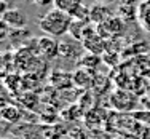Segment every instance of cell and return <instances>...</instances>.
<instances>
[{"label":"cell","mask_w":150,"mask_h":139,"mask_svg":"<svg viewBox=\"0 0 150 139\" xmlns=\"http://www.w3.org/2000/svg\"><path fill=\"white\" fill-rule=\"evenodd\" d=\"M74 23V18L66 11H61L58 8H51L38 19V27L50 37H66Z\"/></svg>","instance_id":"cell-1"},{"label":"cell","mask_w":150,"mask_h":139,"mask_svg":"<svg viewBox=\"0 0 150 139\" xmlns=\"http://www.w3.org/2000/svg\"><path fill=\"white\" fill-rule=\"evenodd\" d=\"M85 46L80 40L74 37H62V40L59 42V56L64 59H69V61H80L85 55Z\"/></svg>","instance_id":"cell-2"},{"label":"cell","mask_w":150,"mask_h":139,"mask_svg":"<svg viewBox=\"0 0 150 139\" xmlns=\"http://www.w3.org/2000/svg\"><path fill=\"white\" fill-rule=\"evenodd\" d=\"M37 51L46 59H54L59 56V42L54 37L43 35V37L37 38Z\"/></svg>","instance_id":"cell-3"},{"label":"cell","mask_w":150,"mask_h":139,"mask_svg":"<svg viewBox=\"0 0 150 139\" xmlns=\"http://www.w3.org/2000/svg\"><path fill=\"white\" fill-rule=\"evenodd\" d=\"M2 23H5L11 30L24 29L27 24V16L19 8H10L6 13L2 15Z\"/></svg>","instance_id":"cell-4"},{"label":"cell","mask_w":150,"mask_h":139,"mask_svg":"<svg viewBox=\"0 0 150 139\" xmlns=\"http://www.w3.org/2000/svg\"><path fill=\"white\" fill-rule=\"evenodd\" d=\"M123 29H125L123 19H121V18L110 16L107 21H104L102 24L98 26V34L101 35L102 38H105V37H113V35L121 34Z\"/></svg>","instance_id":"cell-5"},{"label":"cell","mask_w":150,"mask_h":139,"mask_svg":"<svg viewBox=\"0 0 150 139\" xmlns=\"http://www.w3.org/2000/svg\"><path fill=\"white\" fill-rule=\"evenodd\" d=\"M83 46L86 51L93 53V55H101L102 51H104V38L101 37V35L98 34V30H90L88 32V35L83 38Z\"/></svg>","instance_id":"cell-6"},{"label":"cell","mask_w":150,"mask_h":139,"mask_svg":"<svg viewBox=\"0 0 150 139\" xmlns=\"http://www.w3.org/2000/svg\"><path fill=\"white\" fill-rule=\"evenodd\" d=\"M50 82L58 90H67L74 83V74L64 72L62 69H54L51 72V75H50Z\"/></svg>","instance_id":"cell-7"},{"label":"cell","mask_w":150,"mask_h":139,"mask_svg":"<svg viewBox=\"0 0 150 139\" xmlns=\"http://www.w3.org/2000/svg\"><path fill=\"white\" fill-rule=\"evenodd\" d=\"M112 16V11H110L109 6L105 5H94L90 11V21L94 24H102L104 21H107L109 18Z\"/></svg>","instance_id":"cell-8"},{"label":"cell","mask_w":150,"mask_h":139,"mask_svg":"<svg viewBox=\"0 0 150 139\" xmlns=\"http://www.w3.org/2000/svg\"><path fill=\"white\" fill-rule=\"evenodd\" d=\"M94 83V78L90 74V69H85V67H80L78 70L74 72V85L81 88H88Z\"/></svg>","instance_id":"cell-9"},{"label":"cell","mask_w":150,"mask_h":139,"mask_svg":"<svg viewBox=\"0 0 150 139\" xmlns=\"http://www.w3.org/2000/svg\"><path fill=\"white\" fill-rule=\"evenodd\" d=\"M81 3V0H54V8L61 10V11H66L69 15H72L74 10L77 8L78 5Z\"/></svg>","instance_id":"cell-10"},{"label":"cell","mask_w":150,"mask_h":139,"mask_svg":"<svg viewBox=\"0 0 150 139\" xmlns=\"http://www.w3.org/2000/svg\"><path fill=\"white\" fill-rule=\"evenodd\" d=\"M2 118L6 122L13 123V122H19L21 120V110L15 107V106H5L2 109Z\"/></svg>","instance_id":"cell-11"},{"label":"cell","mask_w":150,"mask_h":139,"mask_svg":"<svg viewBox=\"0 0 150 139\" xmlns=\"http://www.w3.org/2000/svg\"><path fill=\"white\" fill-rule=\"evenodd\" d=\"M99 62H101V58L98 55H93V53H86L80 59V66L85 67V69H90V70H94L99 66Z\"/></svg>","instance_id":"cell-12"},{"label":"cell","mask_w":150,"mask_h":139,"mask_svg":"<svg viewBox=\"0 0 150 139\" xmlns=\"http://www.w3.org/2000/svg\"><path fill=\"white\" fill-rule=\"evenodd\" d=\"M29 2L37 5V6H48L51 3H54V0H29Z\"/></svg>","instance_id":"cell-13"},{"label":"cell","mask_w":150,"mask_h":139,"mask_svg":"<svg viewBox=\"0 0 150 139\" xmlns=\"http://www.w3.org/2000/svg\"><path fill=\"white\" fill-rule=\"evenodd\" d=\"M125 10H126V11H128V8H126V5H125V3H123V5H121L120 6V11H125ZM131 10H136V6H131ZM133 16H134V13H131V15H129V18H131V19H133ZM121 18H123V21H126V15H121Z\"/></svg>","instance_id":"cell-14"},{"label":"cell","mask_w":150,"mask_h":139,"mask_svg":"<svg viewBox=\"0 0 150 139\" xmlns=\"http://www.w3.org/2000/svg\"><path fill=\"white\" fill-rule=\"evenodd\" d=\"M101 2H104V3H110V2H113V0H101Z\"/></svg>","instance_id":"cell-15"},{"label":"cell","mask_w":150,"mask_h":139,"mask_svg":"<svg viewBox=\"0 0 150 139\" xmlns=\"http://www.w3.org/2000/svg\"><path fill=\"white\" fill-rule=\"evenodd\" d=\"M88 139H102V136H98V138H88Z\"/></svg>","instance_id":"cell-16"},{"label":"cell","mask_w":150,"mask_h":139,"mask_svg":"<svg viewBox=\"0 0 150 139\" xmlns=\"http://www.w3.org/2000/svg\"><path fill=\"white\" fill-rule=\"evenodd\" d=\"M118 139H128V138H118Z\"/></svg>","instance_id":"cell-17"}]
</instances>
